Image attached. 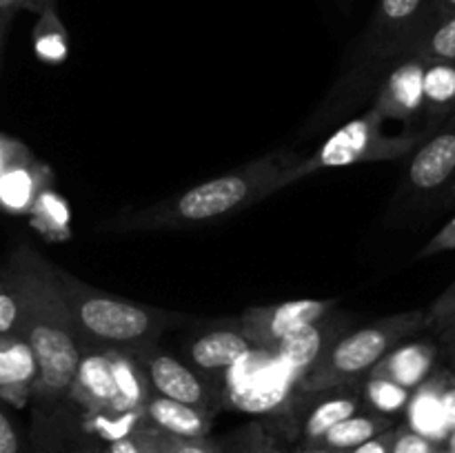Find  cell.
I'll use <instances>...</instances> for the list:
<instances>
[{
	"mask_svg": "<svg viewBox=\"0 0 455 453\" xmlns=\"http://www.w3.org/2000/svg\"><path fill=\"white\" fill-rule=\"evenodd\" d=\"M0 278L20 298L22 327L18 338L29 345L38 367L31 395L38 400L69 395L84 349L65 302L58 269L22 244L12 253Z\"/></svg>",
	"mask_w": 455,
	"mask_h": 453,
	"instance_id": "1",
	"label": "cell"
},
{
	"mask_svg": "<svg viewBox=\"0 0 455 453\" xmlns=\"http://www.w3.org/2000/svg\"><path fill=\"white\" fill-rule=\"evenodd\" d=\"M298 160L289 154H271L253 160L238 171L196 185L176 198H167L132 218L120 220L118 229H180L218 220L238 209L284 189V176Z\"/></svg>",
	"mask_w": 455,
	"mask_h": 453,
	"instance_id": "2",
	"label": "cell"
},
{
	"mask_svg": "<svg viewBox=\"0 0 455 453\" xmlns=\"http://www.w3.org/2000/svg\"><path fill=\"white\" fill-rule=\"evenodd\" d=\"M65 302L69 306L84 354L118 351L136 354L149 349L167 327L182 320L180 314L151 309L87 287L74 275L58 269ZM83 354V355H84Z\"/></svg>",
	"mask_w": 455,
	"mask_h": 453,
	"instance_id": "3",
	"label": "cell"
},
{
	"mask_svg": "<svg viewBox=\"0 0 455 453\" xmlns=\"http://www.w3.org/2000/svg\"><path fill=\"white\" fill-rule=\"evenodd\" d=\"M420 331H427V314L422 309L355 329L329 346L327 354L298 380V391L311 395L358 385L395 346Z\"/></svg>",
	"mask_w": 455,
	"mask_h": 453,
	"instance_id": "4",
	"label": "cell"
},
{
	"mask_svg": "<svg viewBox=\"0 0 455 453\" xmlns=\"http://www.w3.org/2000/svg\"><path fill=\"white\" fill-rule=\"evenodd\" d=\"M425 133L407 136H387L382 131V118L369 111L363 118H355L338 129L311 158L298 160L284 176V187L293 185L300 178L320 169L349 167V164L373 163V160H394L416 151Z\"/></svg>",
	"mask_w": 455,
	"mask_h": 453,
	"instance_id": "5",
	"label": "cell"
},
{
	"mask_svg": "<svg viewBox=\"0 0 455 453\" xmlns=\"http://www.w3.org/2000/svg\"><path fill=\"white\" fill-rule=\"evenodd\" d=\"M129 355L140 367L151 393H158L163 398L176 400L182 404H191V407L203 409L212 416H216L222 409V386L204 373H200L196 367L182 362L176 355L163 354L154 346Z\"/></svg>",
	"mask_w": 455,
	"mask_h": 453,
	"instance_id": "6",
	"label": "cell"
},
{
	"mask_svg": "<svg viewBox=\"0 0 455 453\" xmlns=\"http://www.w3.org/2000/svg\"><path fill=\"white\" fill-rule=\"evenodd\" d=\"M336 309L333 300H291L274 306H253L247 309L235 324L240 331L258 346V349H274L278 342L291 333L320 322Z\"/></svg>",
	"mask_w": 455,
	"mask_h": 453,
	"instance_id": "7",
	"label": "cell"
},
{
	"mask_svg": "<svg viewBox=\"0 0 455 453\" xmlns=\"http://www.w3.org/2000/svg\"><path fill=\"white\" fill-rule=\"evenodd\" d=\"M455 182V124H443L438 133L420 142L407 169L404 194L411 198L449 191Z\"/></svg>",
	"mask_w": 455,
	"mask_h": 453,
	"instance_id": "8",
	"label": "cell"
},
{
	"mask_svg": "<svg viewBox=\"0 0 455 453\" xmlns=\"http://www.w3.org/2000/svg\"><path fill=\"white\" fill-rule=\"evenodd\" d=\"M429 0H378L369 25L367 52L378 58H400L427 16Z\"/></svg>",
	"mask_w": 455,
	"mask_h": 453,
	"instance_id": "9",
	"label": "cell"
},
{
	"mask_svg": "<svg viewBox=\"0 0 455 453\" xmlns=\"http://www.w3.org/2000/svg\"><path fill=\"white\" fill-rule=\"evenodd\" d=\"M256 349L258 346L234 322L229 327L209 329V331L200 333L189 345L187 354H189L191 367L222 385L225 373H229L235 364L243 362Z\"/></svg>",
	"mask_w": 455,
	"mask_h": 453,
	"instance_id": "10",
	"label": "cell"
},
{
	"mask_svg": "<svg viewBox=\"0 0 455 453\" xmlns=\"http://www.w3.org/2000/svg\"><path fill=\"white\" fill-rule=\"evenodd\" d=\"M425 69L427 62L420 58H400V65L387 76L373 114L382 120H411L425 107Z\"/></svg>",
	"mask_w": 455,
	"mask_h": 453,
	"instance_id": "11",
	"label": "cell"
},
{
	"mask_svg": "<svg viewBox=\"0 0 455 453\" xmlns=\"http://www.w3.org/2000/svg\"><path fill=\"white\" fill-rule=\"evenodd\" d=\"M69 398L89 413H127L120 409L109 351H89L83 355Z\"/></svg>",
	"mask_w": 455,
	"mask_h": 453,
	"instance_id": "12",
	"label": "cell"
},
{
	"mask_svg": "<svg viewBox=\"0 0 455 453\" xmlns=\"http://www.w3.org/2000/svg\"><path fill=\"white\" fill-rule=\"evenodd\" d=\"M336 331L338 329L333 324V315H327L320 322L309 324V327L284 338L274 349H269V354L278 360L284 371L291 373L296 380H300L327 354L329 346L338 340Z\"/></svg>",
	"mask_w": 455,
	"mask_h": 453,
	"instance_id": "13",
	"label": "cell"
},
{
	"mask_svg": "<svg viewBox=\"0 0 455 453\" xmlns=\"http://www.w3.org/2000/svg\"><path fill=\"white\" fill-rule=\"evenodd\" d=\"M36 358L29 345L18 336L0 338V400L22 407L34 393Z\"/></svg>",
	"mask_w": 455,
	"mask_h": 453,
	"instance_id": "14",
	"label": "cell"
},
{
	"mask_svg": "<svg viewBox=\"0 0 455 453\" xmlns=\"http://www.w3.org/2000/svg\"><path fill=\"white\" fill-rule=\"evenodd\" d=\"M435 360H438V346L434 342L400 345L387 358H382L369 376L389 378L395 385L404 386L409 391H416L422 382L431 378Z\"/></svg>",
	"mask_w": 455,
	"mask_h": 453,
	"instance_id": "15",
	"label": "cell"
},
{
	"mask_svg": "<svg viewBox=\"0 0 455 453\" xmlns=\"http://www.w3.org/2000/svg\"><path fill=\"white\" fill-rule=\"evenodd\" d=\"M145 417L156 429L187 440L207 438L213 425L212 413L191 407V404H182L176 402V400L163 398L158 393H151L147 398Z\"/></svg>",
	"mask_w": 455,
	"mask_h": 453,
	"instance_id": "16",
	"label": "cell"
},
{
	"mask_svg": "<svg viewBox=\"0 0 455 453\" xmlns=\"http://www.w3.org/2000/svg\"><path fill=\"white\" fill-rule=\"evenodd\" d=\"M444 376L447 373H438V376L422 382L416 391H411V398H409L407 404V429L416 431L422 438L431 440L435 444H440L451 435L443 411Z\"/></svg>",
	"mask_w": 455,
	"mask_h": 453,
	"instance_id": "17",
	"label": "cell"
},
{
	"mask_svg": "<svg viewBox=\"0 0 455 453\" xmlns=\"http://www.w3.org/2000/svg\"><path fill=\"white\" fill-rule=\"evenodd\" d=\"M324 393H327V398L311 404L307 409L305 417H302V438H305V444H318L320 438L331 426H336L338 422L347 420V417L363 409V398H360V393H351V386L324 391Z\"/></svg>",
	"mask_w": 455,
	"mask_h": 453,
	"instance_id": "18",
	"label": "cell"
},
{
	"mask_svg": "<svg viewBox=\"0 0 455 453\" xmlns=\"http://www.w3.org/2000/svg\"><path fill=\"white\" fill-rule=\"evenodd\" d=\"M400 58H420L425 62H455V12L425 22L404 47Z\"/></svg>",
	"mask_w": 455,
	"mask_h": 453,
	"instance_id": "19",
	"label": "cell"
},
{
	"mask_svg": "<svg viewBox=\"0 0 455 453\" xmlns=\"http://www.w3.org/2000/svg\"><path fill=\"white\" fill-rule=\"evenodd\" d=\"M394 429L389 416H382L376 411H358L354 416H349L347 420L338 422L336 426L327 431V433L320 438L318 444L323 447L333 449V451H351V449L360 447L367 440L376 438V435L385 433V431Z\"/></svg>",
	"mask_w": 455,
	"mask_h": 453,
	"instance_id": "20",
	"label": "cell"
},
{
	"mask_svg": "<svg viewBox=\"0 0 455 453\" xmlns=\"http://www.w3.org/2000/svg\"><path fill=\"white\" fill-rule=\"evenodd\" d=\"M422 91L425 107L434 118L431 129L438 123H447L455 109V62H427Z\"/></svg>",
	"mask_w": 455,
	"mask_h": 453,
	"instance_id": "21",
	"label": "cell"
},
{
	"mask_svg": "<svg viewBox=\"0 0 455 453\" xmlns=\"http://www.w3.org/2000/svg\"><path fill=\"white\" fill-rule=\"evenodd\" d=\"M36 195H38V176L31 169V163L0 173V209L27 211L36 204Z\"/></svg>",
	"mask_w": 455,
	"mask_h": 453,
	"instance_id": "22",
	"label": "cell"
},
{
	"mask_svg": "<svg viewBox=\"0 0 455 453\" xmlns=\"http://www.w3.org/2000/svg\"><path fill=\"white\" fill-rule=\"evenodd\" d=\"M360 398L371 407V411L382 413V416H394V413L407 409L409 398H411V391L404 389V386L395 385L389 378L380 376H367L363 380V391H360Z\"/></svg>",
	"mask_w": 455,
	"mask_h": 453,
	"instance_id": "23",
	"label": "cell"
},
{
	"mask_svg": "<svg viewBox=\"0 0 455 453\" xmlns=\"http://www.w3.org/2000/svg\"><path fill=\"white\" fill-rule=\"evenodd\" d=\"M173 444H176V435L164 433L156 429L149 420H145L129 435L109 442V447L102 449V453H173Z\"/></svg>",
	"mask_w": 455,
	"mask_h": 453,
	"instance_id": "24",
	"label": "cell"
},
{
	"mask_svg": "<svg viewBox=\"0 0 455 453\" xmlns=\"http://www.w3.org/2000/svg\"><path fill=\"white\" fill-rule=\"evenodd\" d=\"M229 453H287L278 442V435L269 433L262 425H249L235 435Z\"/></svg>",
	"mask_w": 455,
	"mask_h": 453,
	"instance_id": "25",
	"label": "cell"
},
{
	"mask_svg": "<svg viewBox=\"0 0 455 453\" xmlns=\"http://www.w3.org/2000/svg\"><path fill=\"white\" fill-rule=\"evenodd\" d=\"M22 327V305L16 289L0 278V336H18Z\"/></svg>",
	"mask_w": 455,
	"mask_h": 453,
	"instance_id": "26",
	"label": "cell"
},
{
	"mask_svg": "<svg viewBox=\"0 0 455 453\" xmlns=\"http://www.w3.org/2000/svg\"><path fill=\"white\" fill-rule=\"evenodd\" d=\"M427 314V329L438 336L443 329L455 322V282L444 293H440L438 300L425 309Z\"/></svg>",
	"mask_w": 455,
	"mask_h": 453,
	"instance_id": "27",
	"label": "cell"
},
{
	"mask_svg": "<svg viewBox=\"0 0 455 453\" xmlns=\"http://www.w3.org/2000/svg\"><path fill=\"white\" fill-rule=\"evenodd\" d=\"M440 451H443V449H440L438 444L422 438L420 433L407 429V426L395 431L394 447H391V453H440Z\"/></svg>",
	"mask_w": 455,
	"mask_h": 453,
	"instance_id": "28",
	"label": "cell"
},
{
	"mask_svg": "<svg viewBox=\"0 0 455 453\" xmlns=\"http://www.w3.org/2000/svg\"><path fill=\"white\" fill-rule=\"evenodd\" d=\"M31 154L20 145L18 140L9 136H0V173L7 171L12 167H20V164H29Z\"/></svg>",
	"mask_w": 455,
	"mask_h": 453,
	"instance_id": "29",
	"label": "cell"
},
{
	"mask_svg": "<svg viewBox=\"0 0 455 453\" xmlns=\"http://www.w3.org/2000/svg\"><path fill=\"white\" fill-rule=\"evenodd\" d=\"M173 453H229V449H225L218 442H212L209 438H176Z\"/></svg>",
	"mask_w": 455,
	"mask_h": 453,
	"instance_id": "30",
	"label": "cell"
},
{
	"mask_svg": "<svg viewBox=\"0 0 455 453\" xmlns=\"http://www.w3.org/2000/svg\"><path fill=\"white\" fill-rule=\"evenodd\" d=\"M0 453H20V440H18L16 426L9 420L3 407H0Z\"/></svg>",
	"mask_w": 455,
	"mask_h": 453,
	"instance_id": "31",
	"label": "cell"
},
{
	"mask_svg": "<svg viewBox=\"0 0 455 453\" xmlns=\"http://www.w3.org/2000/svg\"><path fill=\"white\" fill-rule=\"evenodd\" d=\"M449 249H455V220L449 222V225L444 226V229L440 231V234L435 235V238L431 240V242L427 244L420 253H418V256L427 258V256H434V253H440V251H449Z\"/></svg>",
	"mask_w": 455,
	"mask_h": 453,
	"instance_id": "32",
	"label": "cell"
},
{
	"mask_svg": "<svg viewBox=\"0 0 455 453\" xmlns=\"http://www.w3.org/2000/svg\"><path fill=\"white\" fill-rule=\"evenodd\" d=\"M395 431L398 429L385 431V433L376 435V438L367 440V442H363L360 447L351 449V451H345V453H391V447H394V440H395Z\"/></svg>",
	"mask_w": 455,
	"mask_h": 453,
	"instance_id": "33",
	"label": "cell"
},
{
	"mask_svg": "<svg viewBox=\"0 0 455 453\" xmlns=\"http://www.w3.org/2000/svg\"><path fill=\"white\" fill-rule=\"evenodd\" d=\"M440 338V346H438V354H443V358L447 360V367L449 371L455 376V322L449 324L447 329L438 333Z\"/></svg>",
	"mask_w": 455,
	"mask_h": 453,
	"instance_id": "34",
	"label": "cell"
},
{
	"mask_svg": "<svg viewBox=\"0 0 455 453\" xmlns=\"http://www.w3.org/2000/svg\"><path fill=\"white\" fill-rule=\"evenodd\" d=\"M443 411H444V420H447L449 433L455 431V386L449 385V373L444 376V385H443Z\"/></svg>",
	"mask_w": 455,
	"mask_h": 453,
	"instance_id": "35",
	"label": "cell"
},
{
	"mask_svg": "<svg viewBox=\"0 0 455 453\" xmlns=\"http://www.w3.org/2000/svg\"><path fill=\"white\" fill-rule=\"evenodd\" d=\"M453 12H455V0H429V4H427L425 22L435 20V18L449 16V13H453ZM425 22H422V25H425Z\"/></svg>",
	"mask_w": 455,
	"mask_h": 453,
	"instance_id": "36",
	"label": "cell"
},
{
	"mask_svg": "<svg viewBox=\"0 0 455 453\" xmlns=\"http://www.w3.org/2000/svg\"><path fill=\"white\" fill-rule=\"evenodd\" d=\"M291 453H342V451H333V449L323 447V444H302L300 449H296V451Z\"/></svg>",
	"mask_w": 455,
	"mask_h": 453,
	"instance_id": "37",
	"label": "cell"
},
{
	"mask_svg": "<svg viewBox=\"0 0 455 453\" xmlns=\"http://www.w3.org/2000/svg\"><path fill=\"white\" fill-rule=\"evenodd\" d=\"M27 9H40V12H44V9H52V0H27Z\"/></svg>",
	"mask_w": 455,
	"mask_h": 453,
	"instance_id": "38",
	"label": "cell"
},
{
	"mask_svg": "<svg viewBox=\"0 0 455 453\" xmlns=\"http://www.w3.org/2000/svg\"><path fill=\"white\" fill-rule=\"evenodd\" d=\"M9 12H4V9H0V53H3V36H4V16H7Z\"/></svg>",
	"mask_w": 455,
	"mask_h": 453,
	"instance_id": "39",
	"label": "cell"
},
{
	"mask_svg": "<svg viewBox=\"0 0 455 453\" xmlns=\"http://www.w3.org/2000/svg\"><path fill=\"white\" fill-rule=\"evenodd\" d=\"M4 3H7L9 12H12V9H16V7H27V0H4Z\"/></svg>",
	"mask_w": 455,
	"mask_h": 453,
	"instance_id": "40",
	"label": "cell"
},
{
	"mask_svg": "<svg viewBox=\"0 0 455 453\" xmlns=\"http://www.w3.org/2000/svg\"><path fill=\"white\" fill-rule=\"evenodd\" d=\"M71 453H102V449H80V451H71Z\"/></svg>",
	"mask_w": 455,
	"mask_h": 453,
	"instance_id": "41",
	"label": "cell"
},
{
	"mask_svg": "<svg viewBox=\"0 0 455 453\" xmlns=\"http://www.w3.org/2000/svg\"><path fill=\"white\" fill-rule=\"evenodd\" d=\"M444 124H455V109H453V114L449 115V120H447V123H444Z\"/></svg>",
	"mask_w": 455,
	"mask_h": 453,
	"instance_id": "42",
	"label": "cell"
},
{
	"mask_svg": "<svg viewBox=\"0 0 455 453\" xmlns=\"http://www.w3.org/2000/svg\"><path fill=\"white\" fill-rule=\"evenodd\" d=\"M449 194H451V200H455V182H453L451 189H449Z\"/></svg>",
	"mask_w": 455,
	"mask_h": 453,
	"instance_id": "43",
	"label": "cell"
},
{
	"mask_svg": "<svg viewBox=\"0 0 455 453\" xmlns=\"http://www.w3.org/2000/svg\"><path fill=\"white\" fill-rule=\"evenodd\" d=\"M440 453H451V451H440Z\"/></svg>",
	"mask_w": 455,
	"mask_h": 453,
	"instance_id": "44",
	"label": "cell"
},
{
	"mask_svg": "<svg viewBox=\"0 0 455 453\" xmlns=\"http://www.w3.org/2000/svg\"><path fill=\"white\" fill-rule=\"evenodd\" d=\"M0 338H3V336H0Z\"/></svg>",
	"mask_w": 455,
	"mask_h": 453,
	"instance_id": "45",
	"label": "cell"
}]
</instances>
